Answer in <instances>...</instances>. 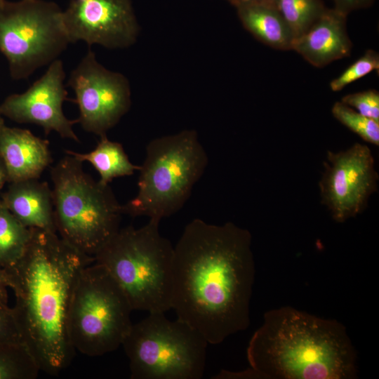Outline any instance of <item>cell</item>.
Returning a JSON list of instances; mask_svg holds the SVG:
<instances>
[{"label":"cell","mask_w":379,"mask_h":379,"mask_svg":"<svg viewBox=\"0 0 379 379\" xmlns=\"http://www.w3.org/2000/svg\"><path fill=\"white\" fill-rule=\"evenodd\" d=\"M251 246L246 229L195 218L174 246L171 309L208 344L249 326L255 276Z\"/></svg>","instance_id":"obj_1"},{"label":"cell","mask_w":379,"mask_h":379,"mask_svg":"<svg viewBox=\"0 0 379 379\" xmlns=\"http://www.w3.org/2000/svg\"><path fill=\"white\" fill-rule=\"evenodd\" d=\"M94 261L57 233L32 228L22 257L4 268L15 294L12 310L22 343L40 371L51 375L74 356L67 331L71 297L81 270Z\"/></svg>","instance_id":"obj_2"},{"label":"cell","mask_w":379,"mask_h":379,"mask_svg":"<svg viewBox=\"0 0 379 379\" xmlns=\"http://www.w3.org/2000/svg\"><path fill=\"white\" fill-rule=\"evenodd\" d=\"M250 367L227 378L352 379L357 353L345 326L290 306L267 311L246 350Z\"/></svg>","instance_id":"obj_3"},{"label":"cell","mask_w":379,"mask_h":379,"mask_svg":"<svg viewBox=\"0 0 379 379\" xmlns=\"http://www.w3.org/2000/svg\"><path fill=\"white\" fill-rule=\"evenodd\" d=\"M149 219L140 228L119 231L94 256L120 286L133 310L149 313L171 309L174 246Z\"/></svg>","instance_id":"obj_4"},{"label":"cell","mask_w":379,"mask_h":379,"mask_svg":"<svg viewBox=\"0 0 379 379\" xmlns=\"http://www.w3.org/2000/svg\"><path fill=\"white\" fill-rule=\"evenodd\" d=\"M82 163L66 154L51 168L55 222L60 238L94 257L119 231L122 205Z\"/></svg>","instance_id":"obj_5"},{"label":"cell","mask_w":379,"mask_h":379,"mask_svg":"<svg viewBox=\"0 0 379 379\" xmlns=\"http://www.w3.org/2000/svg\"><path fill=\"white\" fill-rule=\"evenodd\" d=\"M208 164L206 150L194 130L157 138L146 147L136 195L123 214L161 221L180 210Z\"/></svg>","instance_id":"obj_6"},{"label":"cell","mask_w":379,"mask_h":379,"mask_svg":"<svg viewBox=\"0 0 379 379\" xmlns=\"http://www.w3.org/2000/svg\"><path fill=\"white\" fill-rule=\"evenodd\" d=\"M133 309L124 292L102 265L84 267L76 281L67 317L75 352L102 356L119 348L128 333Z\"/></svg>","instance_id":"obj_7"},{"label":"cell","mask_w":379,"mask_h":379,"mask_svg":"<svg viewBox=\"0 0 379 379\" xmlns=\"http://www.w3.org/2000/svg\"><path fill=\"white\" fill-rule=\"evenodd\" d=\"M208 343L194 328L164 312L132 324L122 346L132 379H200Z\"/></svg>","instance_id":"obj_8"},{"label":"cell","mask_w":379,"mask_h":379,"mask_svg":"<svg viewBox=\"0 0 379 379\" xmlns=\"http://www.w3.org/2000/svg\"><path fill=\"white\" fill-rule=\"evenodd\" d=\"M62 8L47 0H0V53L14 80L48 66L69 44Z\"/></svg>","instance_id":"obj_9"},{"label":"cell","mask_w":379,"mask_h":379,"mask_svg":"<svg viewBox=\"0 0 379 379\" xmlns=\"http://www.w3.org/2000/svg\"><path fill=\"white\" fill-rule=\"evenodd\" d=\"M67 84L79 108L77 121L88 133L99 137L107 135L130 109L128 79L104 67L91 49L71 72Z\"/></svg>","instance_id":"obj_10"},{"label":"cell","mask_w":379,"mask_h":379,"mask_svg":"<svg viewBox=\"0 0 379 379\" xmlns=\"http://www.w3.org/2000/svg\"><path fill=\"white\" fill-rule=\"evenodd\" d=\"M378 180L368 145L356 142L345 150L328 151L319 182L321 204L333 220L344 222L366 209Z\"/></svg>","instance_id":"obj_11"},{"label":"cell","mask_w":379,"mask_h":379,"mask_svg":"<svg viewBox=\"0 0 379 379\" xmlns=\"http://www.w3.org/2000/svg\"><path fill=\"white\" fill-rule=\"evenodd\" d=\"M62 22L69 44L109 49L131 46L140 32L131 0H70Z\"/></svg>","instance_id":"obj_12"},{"label":"cell","mask_w":379,"mask_h":379,"mask_svg":"<svg viewBox=\"0 0 379 379\" xmlns=\"http://www.w3.org/2000/svg\"><path fill=\"white\" fill-rule=\"evenodd\" d=\"M63 62L57 59L25 92L6 97L0 112L15 122L38 125L46 135L54 131L62 138L79 142L73 129L77 120L67 118L62 109L67 96Z\"/></svg>","instance_id":"obj_13"},{"label":"cell","mask_w":379,"mask_h":379,"mask_svg":"<svg viewBox=\"0 0 379 379\" xmlns=\"http://www.w3.org/2000/svg\"><path fill=\"white\" fill-rule=\"evenodd\" d=\"M346 19L335 8H326L306 32L294 40L292 50L317 67L350 56L352 45Z\"/></svg>","instance_id":"obj_14"},{"label":"cell","mask_w":379,"mask_h":379,"mask_svg":"<svg viewBox=\"0 0 379 379\" xmlns=\"http://www.w3.org/2000/svg\"><path fill=\"white\" fill-rule=\"evenodd\" d=\"M0 157L11 182L39 179L52 162L47 140L27 129L6 126L0 135Z\"/></svg>","instance_id":"obj_15"},{"label":"cell","mask_w":379,"mask_h":379,"mask_svg":"<svg viewBox=\"0 0 379 379\" xmlns=\"http://www.w3.org/2000/svg\"><path fill=\"white\" fill-rule=\"evenodd\" d=\"M1 202L26 227L57 233L53 192L46 182L28 179L12 182Z\"/></svg>","instance_id":"obj_16"},{"label":"cell","mask_w":379,"mask_h":379,"mask_svg":"<svg viewBox=\"0 0 379 379\" xmlns=\"http://www.w3.org/2000/svg\"><path fill=\"white\" fill-rule=\"evenodd\" d=\"M244 27L263 44L279 50H292L294 36L276 7L247 4L236 8Z\"/></svg>","instance_id":"obj_17"},{"label":"cell","mask_w":379,"mask_h":379,"mask_svg":"<svg viewBox=\"0 0 379 379\" xmlns=\"http://www.w3.org/2000/svg\"><path fill=\"white\" fill-rule=\"evenodd\" d=\"M65 152L79 161L90 163L104 185H109L114 178L131 175L140 168L130 161L121 143L109 140L107 135L100 136L95 148L88 153Z\"/></svg>","instance_id":"obj_18"},{"label":"cell","mask_w":379,"mask_h":379,"mask_svg":"<svg viewBox=\"0 0 379 379\" xmlns=\"http://www.w3.org/2000/svg\"><path fill=\"white\" fill-rule=\"evenodd\" d=\"M32 228L20 222L0 201V267L14 265L23 255Z\"/></svg>","instance_id":"obj_19"},{"label":"cell","mask_w":379,"mask_h":379,"mask_svg":"<svg viewBox=\"0 0 379 379\" xmlns=\"http://www.w3.org/2000/svg\"><path fill=\"white\" fill-rule=\"evenodd\" d=\"M275 7L295 39L306 32L327 8L321 0H277Z\"/></svg>","instance_id":"obj_20"},{"label":"cell","mask_w":379,"mask_h":379,"mask_svg":"<svg viewBox=\"0 0 379 379\" xmlns=\"http://www.w3.org/2000/svg\"><path fill=\"white\" fill-rule=\"evenodd\" d=\"M40 368L24 344L0 343V379H35Z\"/></svg>","instance_id":"obj_21"},{"label":"cell","mask_w":379,"mask_h":379,"mask_svg":"<svg viewBox=\"0 0 379 379\" xmlns=\"http://www.w3.org/2000/svg\"><path fill=\"white\" fill-rule=\"evenodd\" d=\"M331 112L339 122L357 134L362 140L374 145H379V121L366 117L338 101L333 105Z\"/></svg>","instance_id":"obj_22"},{"label":"cell","mask_w":379,"mask_h":379,"mask_svg":"<svg viewBox=\"0 0 379 379\" xmlns=\"http://www.w3.org/2000/svg\"><path fill=\"white\" fill-rule=\"evenodd\" d=\"M379 69V54L373 50L366 53L330 83L333 91H340L347 85Z\"/></svg>","instance_id":"obj_23"},{"label":"cell","mask_w":379,"mask_h":379,"mask_svg":"<svg viewBox=\"0 0 379 379\" xmlns=\"http://www.w3.org/2000/svg\"><path fill=\"white\" fill-rule=\"evenodd\" d=\"M343 103L359 114L379 121V93L375 89L347 94L341 99Z\"/></svg>","instance_id":"obj_24"},{"label":"cell","mask_w":379,"mask_h":379,"mask_svg":"<svg viewBox=\"0 0 379 379\" xmlns=\"http://www.w3.org/2000/svg\"><path fill=\"white\" fill-rule=\"evenodd\" d=\"M0 343L23 344L12 307L0 300Z\"/></svg>","instance_id":"obj_25"},{"label":"cell","mask_w":379,"mask_h":379,"mask_svg":"<svg viewBox=\"0 0 379 379\" xmlns=\"http://www.w3.org/2000/svg\"><path fill=\"white\" fill-rule=\"evenodd\" d=\"M375 0H333L334 8L340 13L347 15L354 10L370 6Z\"/></svg>","instance_id":"obj_26"},{"label":"cell","mask_w":379,"mask_h":379,"mask_svg":"<svg viewBox=\"0 0 379 379\" xmlns=\"http://www.w3.org/2000/svg\"><path fill=\"white\" fill-rule=\"evenodd\" d=\"M8 288H9V284L6 272L0 267V300L5 303H8Z\"/></svg>","instance_id":"obj_27"},{"label":"cell","mask_w":379,"mask_h":379,"mask_svg":"<svg viewBox=\"0 0 379 379\" xmlns=\"http://www.w3.org/2000/svg\"><path fill=\"white\" fill-rule=\"evenodd\" d=\"M277 0H232L230 4L236 8L247 4H263L275 7Z\"/></svg>","instance_id":"obj_28"},{"label":"cell","mask_w":379,"mask_h":379,"mask_svg":"<svg viewBox=\"0 0 379 379\" xmlns=\"http://www.w3.org/2000/svg\"><path fill=\"white\" fill-rule=\"evenodd\" d=\"M8 180V176L4 164L0 157V190Z\"/></svg>","instance_id":"obj_29"},{"label":"cell","mask_w":379,"mask_h":379,"mask_svg":"<svg viewBox=\"0 0 379 379\" xmlns=\"http://www.w3.org/2000/svg\"><path fill=\"white\" fill-rule=\"evenodd\" d=\"M2 116L3 115L0 112V135L1 134V132H2L4 126H6L5 124H4V119H3Z\"/></svg>","instance_id":"obj_30"},{"label":"cell","mask_w":379,"mask_h":379,"mask_svg":"<svg viewBox=\"0 0 379 379\" xmlns=\"http://www.w3.org/2000/svg\"><path fill=\"white\" fill-rule=\"evenodd\" d=\"M227 1H228L230 3H231L232 0H227Z\"/></svg>","instance_id":"obj_31"}]
</instances>
